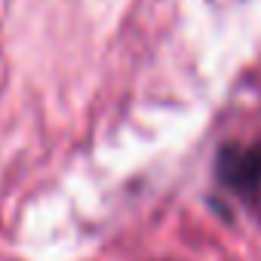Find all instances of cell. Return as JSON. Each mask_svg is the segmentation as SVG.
Wrapping results in <instances>:
<instances>
[{
  "instance_id": "6da1fadb",
  "label": "cell",
  "mask_w": 261,
  "mask_h": 261,
  "mask_svg": "<svg viewBox=\"0 0 261 261\" xmlns=\"http://www.w3.org/2000/svg\"><path fill=\"white\" fill-rule=\"evenodd\" d=\"M221 181L246 200H261V145L227 148L218 163Z\"/></svg>"
}]
</instances>
